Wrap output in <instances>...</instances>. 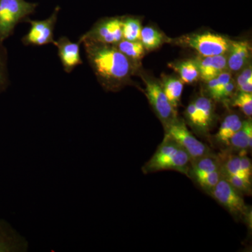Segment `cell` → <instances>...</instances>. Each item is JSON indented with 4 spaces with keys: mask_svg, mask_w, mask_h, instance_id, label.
I'll return each instance as SVG.
<instances>
[{
    "mask_svg": "<svg viewBox=\"0 0 252 252\" xmlns=\"http://www.w3.org/2000/svg\"><path fill=\"white\" fill-rule=\"evenodd\" d=\"M115 47L129 59L137 61L143 57L144 47L140 41H128L122 39L116 44Z\"/></svg>",
    "mask_w": 252,
    "mask_h": 252,
    "instance_id": "obj_20",
    "label": "cell"
},
{
    "mask_svg": "<svg viewBox=\"0 0 252 252\" xmlns=\"http://www.w3.org/2000/svg\"><path fill=\"white\" fill-rule=\"evenodd\" d=\"M174 69L180 74L181 80L186 84L195 82L200 77L196 61L193 60L183 61L175 64Z\"/></svg>",
    "mask_w": 252,
    "mask_h": 252,
    "instance_id": "obj_19",
    "label": "cell"
},
{
    "mask_svg": "<svg viewBox=\"0 0 252 252\" xmlns=\"http://www.w3.org/2000/svg\"><path fill=\"white\" fill-rule=\"evenodd\" d=\"M230 80L231 75L230 73L224 71L215 79L207 81V90L212 98L215 100H220V93Z\"/></svg>",
    "mask_w": 252,
    "mask_h": 252,
    "instance_id": "obj_23",
    "label": "cell"
},
{
    "mask_svg": "<svg viewBox=\"0 0 252 252\" xmlns=\"http://www.w3.org/2000/svg\"><path fill=\"white\" fill-rule=\"evenodd\" d=\"M7 58L6 50L0 42V94L6 89L8 85Z\"/></svg>",
    "mask_w": 252,
    "mask_h": 252,
    "instance_id": "obj_27",
    "label": "cell"
},
{
    "mask_svg": "<svg viewBox=\"0 0 252 252\" xmlns=\"http://www.w3.org/2000/svg\"><path fill=\"white\" fill-rule=\"evenodd\" d=\"M81 43L74 42L65 36L55 41L54 45L57 48L58 55L64 72H72L76 67L82 64L80 53Z\"/></svg>",
    "mask_w": 252,
    "mask_h": 252,
    "instance_id": "obj_10",
    "label": "cell"
},
{
    "mask_svg": "<svg viewBox=\"0 0 252 252\" xmlns=\"http://www.w3.org/2000/svg\"><path fill=\"white\" fill-rule=\"evenodd\" d=\"M146 94L154 112L164 127L177 120V112L167 99L161 86L155 81L146 80Z\"/></svg>",
    "mask_w": 252,
    "mask_h": 252,
    "instance_id": "obj_9",
    "label": "cell"
},
{
    "mask_svg": "<svg viewBox=\"0 0 252 252\" xmlns=\"http://www.w3.org/2000/svg\"><path fill=\"white\" fill-rule=\"evenodd\" d=\"M142 26L140 20L134 18H122L123 39L140 41Z\"/></svg>",
    "mask_w": 252,
    "mask_h": 252,
    "instance_id": "obj_21",
    "label": "cell"
},
{
    "mask_svg": "<svg viewBox=\"0 0 252 252\" xmlns=\"http://www.w3.org/2000/svg\"><path fill=\"white\" fill-rule=\"evenodd\" d=\"M243 121L237 114L227 116L220 124V129L215 135L217 143L228 147V142L237 131L243 126Z\"/></svg>",
    "mask_w": 252,
    "mask_h": 252,
    "instance_id": "obj_17",
    "label": "cell"
},
{
    "mask_svg": "<svg viewBox=\"0 0 252 252\" xmlns=\"http://www.w3.org/2000/svg\"><path fill=\"white\" fill-rule=\"evenodd\" d=\"M191 159L185 149L170 136L165 135L153 157L144 164L142 172L152 173L175 170L188 176Z\"/></svg>",
    "mask_w": 252,
    "mask_h": 252,
    "instance_id": "obj_2",
    "label": "cell"
},
{
    "mask_svg": "<svg viewBox=\"0 0 252 252\" xmlns=\"http://www.w3.org/2000/svg\"><path fill=\"white\" fill-rule=\"evenodd\" d=\"M80 43L89 64L104 87L115 91L127 82L132 73V63L115 46L91 40Z\"/></svg>",
    "mask_w": 252,
    "mask_h": 252,
    "instance_id": "obj_1",
    "label": "cell"
},
{
    "mask_svg": "<svg viewBox=\"0 0 252 252\" xmlns=\"http://www.w3.org/2000/svg\"><path fill=\"white\" fill-rule=\"evenodd\" d=\"M210 194L233 217L245 220L249 219L251 211L245 204L242 193L223 177Z\"/></svg>",
    "mask_w": 252,
    "mask_h": 252,
    "instance_id": "obj_4",
    "label": "cell"
},
{
    "mask_svg": "<svg viewBox=\"0 0 252 252\" xmlns=\"http://www.w3.org/2000/svg\"><path fill=\"white\" fill-rule=\"evenodd\" d=\"M227 65L233 72L240 70L250 59L251 47L248 41H233L230 43Z\"/></svg>",
    "mask_w": 252,
    "mask_h": 252,
    "instance_id": "obj_15",
    "label": "cell"
},
{
    "mask_svg": "<svg viewBox=\"0 0 252 252\" xmlns=\"http://www.w3.org/2000/svg\"><path fill=\"white\" fill-rule=\"evenodd\" d=\"M60 11L59 6L54 9L51 16L44 20H28L31 25L29 31L22 38L25 46H41L54 44V31Z\"/></svg>",
    "mask_w": 252,
    "mask_h": 252,
    "instance_id": "obj_6",
    "label": "cell"
},
{
    "mask_svg": "<svg viewBox=\"0 0 252 252\" xmlns=\"http://www.w3.org/2000/svg\"><path fill=\"white\" fill-rule=\"evenodd\" d=\"M183 42L203 57H210L225 54L229 50L231 41L220 34L206 32L189 36Z\"/></svg>",
    "mask_w": 252,
    "mask_h": 252,
    "instance_id": "obj_7",
    "label": "cell"
},
{
    "mask_svg": "<svg viewBox=\"0 0 252 252\" xmlns=\"http://www.w3.org/2000/svg\"><path fill=\"white\" fill-rule=\"evenodd\" d=\"M245 84H252V69L251 66L246 68L243 72L240 74L237 79V84L238 88Z\"/></svg>",
    "mask_w": 252,
    "mask_h": 252,
    "instance_id": "obj_28",
    "label": "cell"
},
{
    "mask_svg": "<svg viewBox=\"0 0 252 252\" xmlns=\"http://www.w3.org/2000/svg\"><path fill=\"white\" fill-rule=\"evenodd\" d=\"M220 170V159L214 154L195 159L190 162L189 177L193 180L210 172Z\"/></svg>",
    "mask_w": 252,
    "mask_h": 252,
    "instance_id": "obj_16",
    "label": "cell"
},
{
    "mask_svg": "<svg viewBox=\"0 0 252 252\" xmlns=\"http://www.w3.org/2000/svg\"><path fill=\"white\" fill-rule=\"evenodd\" d=\"M240 165L244 173L252 178V166L250 158L247 157V155L240 156Z\"/></svg>",
    "mask_w": 252,
    "mask_h": 252,
    "instance_id": "obj_29",
    "label": "cell"
},
{
    "mask_svg": "<svg viewBox=\"0 0 252 252\" xmlns=\"http://www.w3.org/2000/svg\"><path fill=\"white\" fill-rule=\"evenodd\" d=\"M200 77L203 80L209 81L224 72L227 66V59L223 55L204 57L197 60Z\"/></svg>",
    "mask_w": 252,
    "mask_h": 252,
    "instance_id": "obj_12",
    "label": "cell"
},
{
    "mask_svg": "<svg viewBox=\"0 0 252 252\" xmlns=\"http://www.w3.org/2000/svg\"><path fill=\"white\" fill-rule=\"evenodd\" d=\"M252 147V124L251 120L243 121V126L230 138L227 149L236 152L238 156L247 155Z\"/></svg>",
    "mask_w": 252,
    "mask_h": 252,
    "instance_id": "obj_13",
    "label": "cell"
},
{
    "mask_svg": "<svg viewBox=\"0 0 252 252\" xmlns=\"http://www.w3.org/2000/svg\"><path fill=\"white\" fill-rule=\"evenodd\" d=\"M26 239L19 234L9 222L0 219V252H27Z\"/></svg>",
    "mask_w": 252,
    "mask_h": 252,
    "instance_id": "obj_11",
    "label": "cell"
},
{
    "mask_svg": "<svg viewBox=\"0 0 252 252\" xmlns=\"http://www.w3.org/2000/svg\"><path fill=\"white\" fill-rule=\"evenodd\" d=\"M221 172V171H220ZM222 177L241 193L251 194L252 180L241 176L221 172Z\"/></svg>",
    "mask_w": 252,
    "mask_h": 252,
    "instance_id": "obj_24",
    "label": "cell"
},
{
    "mask_svg": "<svg viewBox=\"0 0 252 252\" xmlns=\"http://www.w3.org/2000/svg\"><path fill=\"white\" fill-rule=\"evenodd\" d=\"M36 6V3L26 0H0V42L8 39L18 23L32 14Z\"/></svg>",
    "mask_w": 252,
    "mask_h": 252,
    "instance_id": "obj_3",
    "label": "cell"
},
{
    "mask_svg": "<svg viewBox=\"0 0 252 252\" xmlns=\"http://www.w3.org/2000/svg\"><path fill=\"white\" fill-rule=\"evenodd\" d=\"M196 108L197 124L195 129L205 134L210 130L214 120V106L211 99L199 97L193 102Z\"/></svg>",
    "mask_w": 252,
    "mask_h": 252,
    "instance_id": "obj_14",
    "label": "cell"
},
{
    "mask_svg": "<svg viewBox=\"0 0 252 252\" xmlns=\"http://www.w3.org/2000/svg\"><path fill=\"white\" fill-rule=\"evenodd\" d=\"M165 135L170 136L185 149L191 161L212 154L211 150L206 144L200 142L189 130L183 121L177 119L172 124L165 126Z\"/></svg>",
    "mask_w": 252,
    "mask_h": 252,
    "instance_id": "obj_5",
    "label": "cell"
},
{
    "mask_svg": "<svg viewBox=\"0 0 252 252\" xmlns=\"http://www.w3.org/2000/svg\"><path fill=\"white\" fill-rule=\"evenodd\" d=\"M221 177L220 170H217V171L201 176V177L195 179L194 182H196L200 186V188L203 189L205 192L210 194Z\"/></svg>",
    "mask_w": 252,
    "mask_h": 252,
    "instance_id": "obj_25",
    "label": "cell"
},
{
    "mask_svg": "<svg viewBox=\"0 0 252 252\" xmlns=\"http://www.w3.org/2000/svg\"><path fill=\"white\" fill-rule=\"evenodd\" d=\"M122 39V18H109L94 24L79 38V41L91 40L114 46Z\"/></svg>",
    "mask_w": 252,
    "mask_h": 252,
    "instance_id": "obj_8",
    "label": "cell"
},
{
    "mask_svg": "<svg viewBox=\"0 0 252 252\" xmlns=\"http://www.w3.org/2000/svg\"><path fill=\"white\" fill-rule=\"evenodd\" d=\"M161 87L172 107L175 109L177 108L183 92V81L174 77H165L162 81Z\"/></svg>",
    "mask_w": 252,
    "mask_h": 252,
    "instance_id": "obj_18",
    "label": "cell"
},
{
    "mask_svg": "<svg viewBox=\"0 0 252 252\" xmlns=\"http://www.w3.org/2000/svg\"><path fill=\"white\" fill-rule=\"evenodd\" d=\"M235 89V84L232 81H230L229 83L227 84V85L225 86L224 89L221 91L220 94V99H223L226 98V97H229L230 94H233V91Z\"/></svg>",
    "mask_w": 252,
    "mask_h": 252,
    "instance_id": "obj_30",
    "label": "cell"
},
{
    "mask_svg": "<svg viewBox=\"0 0 252 252\" xmlns=\"http://www.w3.org/2000/svg\"><path fill=\"white\" fill-rule=\"evenodd\" d=\"M163 37L161 33L153 28L145 27L141 31L140 41L144 49L152 51L162 44Z\"/></svg>",
    "mask_w": 252,
    "mask_h": 252,
    "instance_id": "obj_22",
    "label": "cell"
},
{
    "mask_svg": "<svg viewBox=\"0 0 252 252\" xmlns=\"http://www.w3.org/2000/svg\"><path fill=\"white\" fill-rule=\"evenodd\" d=\"M233 106L238 107V108L241 109L242 112L248 116V117H252V94L249 93L240 92V94L237 96L234 102H233Z\"/></svg>",
    "mask_w": 252,
    "mask_h": 252,
    "instance_id": "obj_26",
    "label": "cell"
}]
</instances>
